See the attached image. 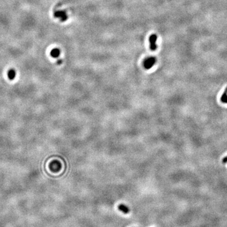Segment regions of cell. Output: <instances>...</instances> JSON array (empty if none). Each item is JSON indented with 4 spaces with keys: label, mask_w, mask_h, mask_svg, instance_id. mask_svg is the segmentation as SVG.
<instances>
[{
    "label": "cell",
    "mask_w": 227,
    "mask_h": 227,
    "mask_svg": "<svg viewBox=\"0 0 227 227\" xmlns=\"http://www.w3.org/2000/svg\"><path fill=\"white\" fill-rule=\"evenodd\" d=\"M156 62V59L155 57H150L146 58L143 62V66L146 69H150L155 65Z\"/></svg>",
    "instance_id": "cell-1"
},
{
    "label": "cell",
    "mask_w": 227,
    "mask_h": 227,
    "mask_svg": "<svg viewBox=\"0 0 227 227\" xmlns=\"http://www.w3.org/2000/svg\"><path fill=\"white\" fill-rule=\"evenodd\" d=\"M156 40H157V36L155 34H152L150 36L149 42H150V48L151 51H155L157 49V45H156Z\"/></svg>",
    "instance_id": "cell-2"
},
{
    "label": "cell",
    "mask_w": 227,
    "mask_h": 227,
    "mask_svg": "<svg viewBox=\"0 0 227 227\" xmlns=\"http://www.w3.org/2000/svg\"><path fill=\"white\" fill-rule=\"evenodd\" d=\"M54 16L60 20L61 22H65L68 19V15L64 11H57L54 13Z\"/></svg>",
    "instance_id": "cell-3"
},
{
    "label": "cell",
    "mask_w": 227,
    "mask_h": 227,
    "mask_svg": "<svg viewBox=\"0 0 227 227\" xmlns=\"http://www.w3.org/2000/svg\"><path fill=\"white\" fill-rule=\"evenodd\" d=\"M61 54V51L58 48H54L52 49L51 51L50 55L52 58H57L59 56V55Z\"/></svg>",
    "instance_id": "cell-4"
},
{
    "label": "cell",
    "mask_w": 227,
    "mask_h": 227,
    "mask_svg": "<svg viewBox=\"0 0 227 227\" xmlns=\"http://www.w3.org/2000/svg\"><path fill=\"white\" fill-rule=\"evenodd\" d=\"M16 76V71L14 69H10L8 71V77L9 80H13Z\"/></svg>",
    "instance_id": "cell-5"
},
{
    "label": "cell",
    "mask_w": 227,
    "mask_h": 227,
    "mask_svg": "<svg viewBox=\"0 0 227 227\" xmlns=\"http://www.w3.org/2000/svg\"><path fill=\"white\" fill-rule=\"evenodd\" d=\"M119 210L124 213V214H128L130 212V209L128 208V206L124 204H119L118 206Z\"/></svg>",
    "instance_id": "cell-6"
},
{
    "label": "cell",
    "mask_w": 227,
    "mask_h": 227,
    "mask_svg": "<svg viewBox=\"0 0 227 227\" xmlns=\"http://www.w3.org/2000/svg\"><path fill=\"white\" fill-rule=\"evenodd\" d=\"M221 101L223 103L227 104V87L221 97Z\"/></svg>",
    "instance_id": "cell-7"
},
{
    "label": "cell",
    "mask_w": 227,
    "mask_h": 227,
    "mask_svg": "<svg viewBox=\"0 0 227 227\" xmlns=\"http://www.w3.org/2000/svg\"><path fill=\"white\" fill-rule=\"evenodd\" d=\"M223 163H227V156H225V158H223Z\"/></svg>",
    "instance_id": "cell-8"
},
{
    "label": "cell",
    "mask_w": 227,
    "mask_h": 227,
    "mask_svg": "<svg viewBox=\"0 0 227 227\" xmlns=\"http://www.w3.org/2000/svg\"><path fill=\"white\" fill-rule=\"evenodd\" d=\"M61 62H62L61 59H59V60H58V64H60V63H61Z\"/></svg>",
    "instance_id": "cell-9"
}]
</instances>
